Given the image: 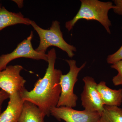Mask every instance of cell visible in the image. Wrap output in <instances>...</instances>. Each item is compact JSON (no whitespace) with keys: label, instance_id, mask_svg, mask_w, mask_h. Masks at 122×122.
Instances as JSON below:
<instances>
[{"label":"cell","instance_id":"6da1fadb","mask_svg":"<svg viewBox=\"0 0 122 122\" xmlns=\"http://www.w3.org/2000/svg\"><path fill=\"white\" fill-rule=\"evenodd\" d=\"M47 55L48 67L43 77L37 80L32 90L25 88L20 94L24 101L35 104L46 116H49L51 110L57 107L59 101L61 91L59 82L62 73L55 67L56 59L55 49H51Z\"/></svg>","mask_w":122,"mask_h":122},{"label":"cell","instance_id":"7a4b0ae2","mask_svg":"<svg viewBox=\"0 0 122 122\" xmlns=\"http://www.w3.org/2000/svg\"><path fill=\"white\" fill-rule=\"evenodd\" d=\"M80 9L72 20L65 23L66 28L69 32L76 23L81 19L87 20H96L102 24L107 33L111 34L110 28L112 23L109 20L108 13L113 9L114 5L111 1L103 2L98 0H81Z\"/></svg>","mask_w":122,"mask_h":122},{"label":"cell","instance_id":"3957f363","mask_svg":"<svg viewBox=\"0 0 122 122\" xmlns=\"http://www.w3.org/2000/svg\"><path fill=\"white\" fill-rule=\"evenodd\" d=\"M30 25L39 35L40 42L35 50L46 53L47 49L50 46H55L66 52L70 58L74 56L77 51L75 46L68 44L63 37L61 30L60 22L57 20L53 21L49 29L42 28L34 21L30 20Z\"/></svg>","mask_w":122,"mask_h":122},{"label":"cell","instance_id":"277c9868","mask_svg":"<svg viewBox=\"0 0 122 122\" xmlns=\"http://www.w3.org/2000/svg\"><path fill=\"white\" fill-rule=\"evenodd\" d=\"M65 61L69 66L68 73L62 74L60 78L59 84L61 87V94L56 107H66L73 108L77 106L78 97L74 93L75 85L78 81V76L80 71L85 68L86 62L80 67H78L74 60Z\"/></svg>","mask_w":122,"mask_h":122},{"label":"cell","instance_id":"5b68a950","mask_svg":"<svg viewBox=\"0 0 122 122\" xmlns=\"http://www.w3.org/2000/svg\"><path fill=\"white\" fill-rule=\"evenodd\" d=\"M33 36V32L31 31L30 36L18 44L12 52L0 56V71L4 70L11 61L20 58L42 60L48 62L47 54L36 51L33 48L31 41Z\"/></svg>","mask_w":122,"mask_h":122},{"label":"cell","instance_id":"8992f818","mask_svg":"<svg viewBox=\"0 0 122 122\" xmlns=\"http://www.w3.org/2000/svg\"><path fill=\"white\" fill-rule=\"evenodd\" d=\"M23 69L22 66L17 65L7 66L4 70L0 71V88L10 96L23 90L25 88L26 82L20 75Z\"/></svg>","mask_w":122,"mask_h":122},{"label":"cell","instance_id":"52a82bcc","mask_svg":"<svg viewBox=\"0 0 122 122\" xmlns=\"http://www.w3.org/2000/svg\"><path fill=\"white\" fill-rule=\"evenodd\" d=\"M82 81L84 86L81 94L82 106L85 110L98 112L101 114L105 105L97 89V83L90 76L84 77Z\"/></svg>","mask_w":122,"mask_h":122},{"label":"cell","instance_id":"ba28073f","mask_svg":"<svg viewBox=\"0 0 122 122\" xmlns=\"http://www.w3.org/2000/svg\"><path fill=\"white\" fill-rule=\"evenodd\" d=\"M50 115L57 120L66 122H97L101 114L95 112L77 110L71 107H61L52 108Z\"/></svg>","mask_w":122,"mask_h":122},{"label":"cell","instance_id":"9c48e42d","mask_svg":"<svg viewBox=\"0 0 122 122\" xmlns=\"http://www.w3.org/2000/svg\"><path fill=\"white\" fill-rule=\"evenodd\" d=\"M6 109L0 114V122H17L22 112L25 101L20 92L10 96Z\"/></svg>","mask_w":122,"mask_h":122},{"label":"cell","instance_id":"30bf717a","mask_svg":"<svg viewBox=\"0 0 122 122\" xmlns=\"http://www.w3.org/2000/svg\"><path fill=\"white\" fill-rule=\"evenodd\" d=\"M97 89L105 106L120 107L122 103V89H112L107 86L106 82L97 84Z\"/></svg>","mask_w":122,"mask_h":122},{"label":"cell","instance_id":"8fae6325","mask_svg":"<svg viewBox=\"0 0 122 122\" xmlns=\"http://www.w3.org/2000/svg\"><path fill=\"white\" fill-rule=\"evenodd\" d=\"M30 20L24 17L20 12L15 13L8 11L0 2V31L8 26L17 24L30 25Z\"/></svg>","mask_w":122,"mask_h":122},{"label":"cell","instance_id":"7c38bea8","mask_svg":"<svg viewBox=\"0 0 122 122\" xmlns=\"http://www.w3.org/2000/svg\"><path fill=\"white\" fill-rule=\"evenodd\" d=\"M46 115L35 104L25 101L22 112L17 122H44Z\"/></svg>","mask_w":122,"mask_h":122},{"label":"cell","instance_id":"4fadbf2b","mask_svg":"<svg viewBox=\"0 0 122 122\" xmlns=\"http://www.w3.org/2000/svg\"><path fill=\"white\" fill-rule=\"evenodd\" d=\"M99 122H122V108L105 105Z\"/></svg>","mask_w":122,"mask_h":122},{"label":"cell","instance_id":"5bb4252c","mask_svg":"<svg viewBox=\"0 0 122 122\" xmlns=\"http://www.w3.org/2000/svg\"><path fill=\"white\" fill-rule=\"evenodd\" d=\"M111 67L118 71L117 74L112 79V82L115 86H122V60L112 64Z\"/></svg>","mask_w":122,"mask_h":122},{"label":"cell","instance_id":"9a60e30c","mask_svg":"<svg viewBox=\"0 0 122 122\" xmlns=\"http://www.w3.org/2000/svg\"><path fill=\"white\" fill-rule=\"evenodd\" d=\"M122 60V45L120 48L115 53L108 55L107 58V63L110 64H113L116 62Z\"/></svg>","mask_w":122,"mask_h":122},{"label":"cell","instance_id":"2e32d148","mask_svg":"<svg viewBox=\"0 0 122 122\" xmlns=\"http://www.w3.org/2000/svg\"><path fill=\"white\" fill-rule=\"evenodd\" d=\"M114 8L113 9L115 13L122 16V0H113Z\"/></svg>","mask_w":122,"mask_h":122},{"label":"cell","instance_id":"e0dca14e","mask_svg":"<svg viewBox=\"0 0 122 122\" xmlns=\"http://www.w3.org/2000/svg\"><path fill=\"white\" fill-rule=\"evenodd\" d=\"M10 95L6 92L1 90L0 91V114L1 113L2 106L5 100L9 98Z\"/></svg>","mask_w":122,"mask_h":122},{"label":"cell","instance_id":"ac0fdd59","mask_svg":"<svg viewBox=\"0 0 122 122\" xmlns=\"http://www.w3.org/2000/svg\"><path fill=\"white\" fill-rule=\"evenodd\" d=\"M14 2H15L17 5L18 6L19 8H21L24 6V1L18 0H12Z\"/></svg>","mask_w":122,"mask_h":122},{"label":"cell","instance_id":"d6986e66","mask_svg":"<svg viewBox=\"0 0 122 122\" xmlns=\"http://www.w3.org/2000/svg\"><path fill=\"white\" fill-rule=\"evenodd\" d=\"M97 122H99V120Z\"/></svg>","mask_w":122,"mask_h":122},{"label":"cell","instance_id":"ffe728a7","mask_svg":"<svg viewBox=\"0 0 122 122\" xmlns=\"http://www.w3.org/2000/svg\"></svg>","mask_w":122,"mask_h":122}]
</instances>
